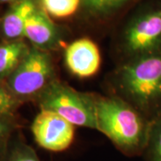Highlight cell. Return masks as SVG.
Wrapping results in <instances>:
<instances>
[{
    "instance_id": "obj_1",
    "label": "cell",
    "mask_w": 161,
    "mask_h": 161,
    "mask_svg": "<svg viewBox=\"0 0 161 161\" xmlns=\"http://www.w3.org/2000/svg\"><path fill=\"white\" fill-rule=\"evenodd\" d=\"M108 86L152 123L161 115V52L116 64Z\"/></svg>"
},
{
    "instance_id": "obj_2",
    "label": "cell",
    "mask_w": 161,
    "mask_h": 161,
    "mask_svg": "<svg viewBox=\"0 0 161 161\" xmlns=\"http://www.w3.org/2000/svg\"><path fill=\"white\" fill-rule=\"evenodd\" d=\"M97 131L103 133L122 154L142 157L151 122L125 99L114 94H96Z\"/></svg>"
},
{
    "instance_id": "obj_3",
    "label": "cell",
    "mask_w": 161,
    "mask_h": 161,
    "mask_svg": "<svg viewBox=\"0 0 161 161\" xmlns=\"http://www.w3.org/2000/svg\"><path fill=\"white\" fill-rule=\"evenodd\" d=\"M116 64L161 52V0H141L112 29Z\"/></svg>"
},
{
    "instance_id": "obj_4",
    "label": "cell",
    "mask_w": 161,
    "mask_h": 161,
    "mask_svg": "<svg viewBox=\"0 0 161 161\" xmlns=\"http://www.w3.org/2000/svg\"><path fill=\"white\" fill-rule=\"evenodd\" d=\"M95 93L76 91L57 78L38 97L40 108L55 112L75 126L97 130Z\"/></svg>"
},
{
    "instance_id": "obj_5",
    "label": "cell",
    "mask_w": 161,
    "mask_h": 161,
    "mask_svg": "<svg viewBox=\"0 0 161 161\" xmlns=\"http://www.w3.org/2000/svg\"><path fill=\"white\" fill-rule=\"evenodd\" d=\"M57 79L50 52L35 47L8 77V89L16 98L39 97Z\"/></svg>"
},
{
    "instance_id": "obj_6",
    "label": "cell",
    "mask_w": 161,
    "mask_h": 161,
    "mask_svg": "<svg viewBox=\"0 0 161 161\" xmlns=\"http://www.w3.org/2000/svg\"><path fill=\"white\" fill-rule=\"evenodd\" d=\"M75 127L55 112L40 108L31 130L35 142L40 148L51 152H62L68 150L74 142Z\"/></svg>"
},
{
    "instance_id": "obj_7",
    "label": "cell",
    "mask_w": 161,
    "mask_h": 161,
    "mask_svg": "<svg viewBox=\"0 0 161 161\" xmlns=\"http://www.w3.org/2000/svg\"><path fill=\"white\" fill-rule=\"evenodd\" d=\"M69 34V27L54 21L40 5L28 18L24 28V38L32 47L48 52L66 46L65 40Z\"/></svg>"
},
{
    "instance_id": "obj_8",
    "label": "cell",
    "mask_w": 161,
    "mask_h": 161,
    "mask_svg": "<svg viewBox=\"0 0 161 161\" xmlns=\"http://www.w3.org/2000/svg\"><path fill=\"white\" fill-rule=\"evenodd\" d=\"M141 0H82L77 25L92 31L114 28L132 6Z\"/></svg>"
},
{
    "instance_id": "obj_9",
    "label": "cell",
    "mask_w": 161,
    "mask_h": 161,
    "mask_svg": "<svg viewBox=\"0 0 161 161\" xmlns=\"http://www.w3.org/2000/svg\"><path fill=\"white\" fill-rule=\"evenodd\" d=\"M64 65L80 79L97 75L101 65V55L97 43L89 37H80L66 44L64 49Z\"/></svg>"
},
{
    "instance_id": "obj_10",
    "label": "cell",
    "mask_w": 161,
    "mask_h": 161,
    "mask_svg": "<svg viewBox=\"0 0 161 161\" xmlns=\"http://www.w3.org/2000/svg\"><path fill=\"white\" fill-rule=\"evenodd\" d=\"M39 0H19L10 5L0 17V33L6 40L24 38L28 18L39 7Z\"/></svg>"
},
{
    "instance_id": "obj_11",
    "label": "cell",
    "mask_w": 161,
    "mask_h": 161,
    "mask_svg": "<svg viewBox=\"0 0 161 161\" xmlns=\"http://www.w3.org/2000/svg\"><path fill=\"white\" fill-rule=\"evenodd\" d=\"M31 47L23 40H6L0 44V77H9L17 68Z\"/></svg>"
},
{
    "instance_id": "obj_12",
    "label": "cell",
    "mask_w": 161,
    "mask_h": 161,
    "mask_svg": "<svg viewBox=\"0 0 161 161\" xmlns=\"http://www.w3.org/2000/svg\"><path fill=\"white\" fill-rule=\"evenodd\" d=\"M39 3L43 10L59 23H77L82 7V0H39Z\"/></svg>"
},
{
    "instance_id": "obj_13",
    "label": "cell",
    "mask_w": 161,
    "mask_h": 161,
    "mask_svg": "<svg viewBox=\"0 0 161 161\" xmlns=\"http://www.w3.org/2000/svg\"><path fill=\"white\" fill-rule=\"evenodd\" d=\"M0 161H41L30 145L21 139L9 142Z\"/></svg>"
},
{
    "instance_id": "obj_14",
    "label": "cell",
    "mask_w": 161,
    "mask_h": 161,
    "mask_svg": "<svg viewBox=\"0 0 161 161\" xmlns=\"http://www.w3.org/2000/svg\"><path fill=\"white\" fill-rule=\"evenodd\" d=\"M142 158L144 161H161V115L151 123Z\"/></svg>"
},
{
    "instance_id": "obj_15",
    "label": "cell",
    "mask_w": 161,
    "mask_h": 161,
    "mask_svg": "<svg viewBox=\"0 0 161 161\" xmlns=\"http://www.w3.org/2000/svg\"><path fill=\"white\" fill-rule=\"evenodd\" d=\"M18 105V99L4 86L0 85V117H8Z\"/></svg>"
},
{
    "instance_id": "obj_16",
    "label": "cell",
    "mask_w": 161,
    "mask_h": 161,
    "mask_svg": "<svg viewBox=\"0 0 161 161\" xmlns=\"http://www.w3.org/2000/svg\"><path fill=\"white\" fill-rule=\"evenodd\" d=\"M12 128L11 124L7 122V117H0V158L5 153L9 143Z\"/></svg>"
},
{
    "instance_id": "obj_17",
    "label": "cell",
    "mask_w": 161,
    "mask_h": 161,
    "mask_svg": "<svg viewBox=\"0 0 161 161\" xmlns=\"http://www.w3.org/2000/svg\"><path fill=\"white\" fill-rule=\"evenodd\" d=\"M16 1H19V0H0V6L1 5H10Z\"/></svg>"
}]
</instances>
